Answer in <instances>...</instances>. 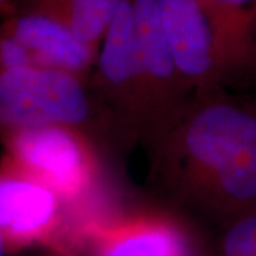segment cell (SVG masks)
Here are the masks:
<instances>
[{
	"label": "cell",
	"mask_w": 256,
	"mask_h": 256,
	"mask_svg": "<svg viewBox=\"0 0 256 256\" xmlns=\"http://www.w3.org/2000/svg\"><path fill=\"white\" fill-rule=\"evenodd\" d=\"M181 78L202 80L245 67L256 36V14L220 9L204 0H156Z\"/></svg>",
	"instance_id": "obj_2"
},
{
	"label": "cell",
	"mask_w": 256,
	"mask_h": 256,
	"mask_svg": "<svg viewBox=\"0 0 256 256\" xmlns=\"http://www.w3.org/2000/svg\"><path fill=\"white\" fill-rule=\"evenodd\" d=\"M184 148L210 178L229 222L256 210V110L229 101L210 102L190 120Z\"/></svg>",
	"instance_id": "obj_1"
},
{
	"label": "cell",
	"mask_w": 256,
	"mask_h": 256,
	"mask_svg": "<svg viewBox=\"0 0 256 256\" xmlns=\"http://www.w3.org/2000/svg\"><path fill=\"white\" fill-rule=\"evenodd\" d=\"M10 165L72 201L92 181V161L73 128L62 126L23 128L4 134Z\"/></svg>",
	"instance_id": "obj_4"
},
{
	"label": "cell",
	"mask_w": 256,
	"mask_h": 256,
	"mask_svg": "<svg viewBox=\"0 0 256 256\" xmlns=\"http://www.w3.org/2000/svg\"><path fill=\"white\" fill-rule=\"evenodd\" d=\"M82 236L92 256H191L182 230L162 218L90 225Z\"/></svg>",
	"instance_id": "obj_7"
},
{
	"label": "cell",
	"mask_w": 256,
	"mask_h": 256,
	"mask_svg": "<svg viewBox=\"0 0 256 256\" xmlns=\"http://www.w3.org/2000/svg\"><path fill=\"white\" fill-rule=\"evenodd\" d=\"M26 52L32 67L60 68L80 74L92 63V47L82 43L63 23L34 12H18L0 24Z\"/></svg>",
	"instance_id": "obj_6"
},
{
	"label": "cell",
	"mask_w": 256,
	"mask_h": 256,
	"mask_svg": "<svg viewBox=\"0 0 256 256\" xmlns=\"http://www.w3.org/2000/svg\"><path fill=\"white\" fill-rule=\"evenodd\" d=\"M62 198L13 165L0 171V235L8 255L57 239Z\"/></svg>",
	"instance_id": "obj_5"
},
{
	"label": "cell",
	"mask_w": 256,
	"mask_h": 256,
	"mask_svg": "<svg viewBox=\"0 0 256 256\" xmlns=\"http://www.w3.org/2000/svg\"><path fill=\"white\" fill-rule=\"evenodd\" d=\"M0 256H9L8 255V250H6V246H4V242H3L2 235H0Z\"/></svg>",
	"instance_id": "obj_15"
},
{
	"label": "cell",
	"mask_w": 256,
	"mask_h": 256,
	"mask_svg": "<svg viewBox=\"0 0 256 256\" xmlns=\"http://www.w3.org/2000/svg\"><path fill=\"white\" fill-rule=\"evenodd\" d=\"M90 117L78 76L50 67L0 68V134L23 128H74Z\"/></svg>",
	"instance_id": "obj_3"
},
{
	"label": "cell",
	"mask_w": 256,
	"mask_h": 256,
	"mask_svg": "<svg viewBox=\"0 0 256 256\" xmlns=\"http://www.w3.org/2000/svg\"><path fill=\"white\" fill-rule=\"evenodd\" d=\"M18 0H0V14H14Z\"/></svg>",
	"instance_id": "obj_13"
},
{
	"label": "cell",
	"mask_w": 256,
	"mask_h": 256,
	"mask_svg": "<svg viewBox=\"0 0 256 256\" xmlns=\"http://www.w3.org/2000/svg\"><path fill=\"white\" fill-rule=\"evenodd\" d=\"M142 90L172 88L181 78L175 67L156 0H131Z\"/></svg>",
	"instance_id": "obj_8"
},
{
	"label": "cell",
	"mask_w": 256,
	"mask_h": 256,
	"mask_svg": "<svg viewBox=\"0 0 256 256\" xmlns=\"http://www.w3.org/2000/svg\"><path fill=\"white\" fill-rule=\"evenodd\" d=\"M245 67H249L252 72H255L256 73V36L255 40H254V44H252V48H250V53H249V57H248V62Z\"/></svg>",
	"instance_id": "obj_14"
},
{
	"label": "cell",
	"mask_w": 256,
	"mask_h": 256,
	"mask_svg": "<svg viewBox=\"0 0 256 256\" xmlns=\"http://www.w3.org/2000/svg\"><path fill=\"white\" fill-rule=\"evenodd\" d=\"M18 12H34L63 23L82 43L92 47L102 40L121 0H18Z\"/></svg>",
	"instance_id": "obj_10"
},
{
	"label": "cell",
	"mask_w": 256,
	"mask_h": 256,
	"mask_svg": "<svg viewBox=\"0 0 256 256\" xmlns=\"http://www.w3.org/2000/svg\"><path fill=\"white\" fill-rule=\"evenodd\" d=\"M220 252V256H256V210L229 222Z\"/></svg>",
	"instance_id": "obj_11"
},
{
	"label": "cell",
	"mask_w": 256,
	"mask_h": 256,
	"mask_svg": "<svg viewBox=\"0 0 256 256\" xmlns=\"http://www.w3.org/2000/svg\"><path fill=\"white\" fill-rule=\"evenodd\" d=\"M204 2L228 12L256 14V0H204Z\"/></svg>",
	"instance_id": "obj_12"
},
{
	"label": "cell",
	"mask_w": 256,
	"mask_h": 256,
	"mask_svg": "<svg viewBox=\"0 0 256 256\" xmlns=\"http://www.w3.org/2000/svg\"><path fill=\"white\" fill-rule=\"evenodd\" d=\"M101 43L98 72L104 84L124 94L142 90L131 0H121Z\"/></svg>",
	"instance_id": "obj_9"
}]
</instances>
